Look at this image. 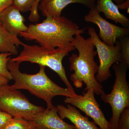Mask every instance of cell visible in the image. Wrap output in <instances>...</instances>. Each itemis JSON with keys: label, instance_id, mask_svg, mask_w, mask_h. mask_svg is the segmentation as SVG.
Wrapping results in <instances>:
<instances>
[{"label": "cell", "instance_id": "1", "mask_svg": "<svg viewBox=\"0 0 129 129\" xmlns=\"http://www.w3.org/2000/svg\"><path fill=\"white\" fill-rule=\"evenodd\" d=\"M86 28L80 29L77 23L64 16L46 17L41 23L28 26L19 36L27 41H35L40 45L50 49L74 46L75 36L84 33Z\"/></svg>", "mask_w": 129, "mask_h": 129}, {"label": "cell", "instance_id": "2", "mask_svg": "<svg viewBox=\"0 0 129 129\" xmlns=\"http://www.w3.org/2000/svg\"><path fill=\"white\" fill-rule=\"evenodd\" d=\"M72 44L78 51V55L73 54L69 58L70 70L74 72L70 75L74 85L80 88L85 84V91L91 89L95 94L101 95L104 91L96 78L99 66L95 61L97 52L92 40L78 34L75 36Z\"/></svg>", "mask_w": 129, "mask_h": 129}, {"label": "cell", "instance_id": "3", "mask_svg": "<svg viewBox=\"0 0 129 129\" xmlns=\"http://www.w3.org/2000/svg\"><path fill=\"white\" fill-rule=\"evenodd\" d=\"M21 64L11 61L7 63L8 69L11 74L14 84L10 85L13 89H24L44 100L47 108L51 109L53 106L52 100L57 96L74 97L78 94L73 93L67 88H63L53 82L45 72V67L40 66L39 72L34 74L22 73L19 70Z\"/></svg>", "mask_w": 129, "mask_h": 129}, {"label": "cell", "instance_id": "4", "mask_svg": "<svg viewBox=\"0 0 129 129\" xmlns=\"http://www.w3.org/2000/svg\"><path fill=\"white\" fill-rule=\"evenodd\" d=\"M22 46L23 50L18 56L11 58V61L20 63L23 62H29L37 63L39 66L48 67L57 74L67 88L76 93L68 79L62 63L63 58L75 49L74 47L50 49L40 45H30L24 43Z\"/></svg>", "mask_w": 129, "mask_h": 129}, {"label": "cell", "instance_id": "5", "mask_svg": "<svg viewBox=\"0 0 129 129\" xmlns=\"http://www.w3.org/2000/svg\"><path fill=\"white\" fill-rule=\"evenodd\" d=\"M115 74V80L110 94L103 92L101 98L105 103L110 104L112 115L109 122V129H117L118 120L125 109L129 107V86L127 79L129 66L122 62L112 66Z\"/></svg>", "mask_w": 129, "mask_h": 129}, {"label": "cell", "instance_id": "6", "mask_svg": "<svg viewBox=\"0 0 129 129\" xmlns=\"http://www.w3.org/2000/svg\"><path fill=\"white\" fill-rule=\"evenodd\" d=\"M45 108L30 102L22 93L11 89L8 84L0 86V111L11 115L30 121Z\"/></svg>", "mask_w": 129, "mask_h": 129}, {"label": "cell", "instance_id": "7", "mask_svg": "<svg viewBox=\"0 0 129 129\" xmlns=\"http://www.w3.org/2000/svg\"><path fill=\"white\" fill-rule=\"evenodd\" d=\"M88 32L96 48L97 54L99 57L100 64L96 78L97 81L101 83L107 80L111 77L110 69L113 64L122 61L120 41L118 39L115 45L111 46L100 39L94 28H89Z\"/></svg>", "mask_w": 129, "mask_h": 129}, {"label": "cell", "instance_id": "8", "mask_svg": "<svg viewBox=\"0 0 129 129\" xmlns=\"http://www.w3.org/2000/svg\"><path fill=\"white\" fill-rule=\"evenodd\" d=\"M93 90L89 89L83 95L70 97H65L64 102L70 104L82 111L94 120L101 129H109V122L97 102Z\"/></svg>", "mask_w": 129, "mask_h": 129}, {"label": "cell", "instance_id": "9", "mask_svg": "<svg viewBox=\"0 0 129 129\" xmlns=\"http://www.w3.org/2000/svg\"><path fill=\"white\" fill-rule=\"evenodd\" d=\"M84 20L97 25L100 30L98 36L102 41L111 46L115 45L118 39L129 34V28L119 27L107 21L102 17L95 7L90 9Z\"/></svg>", "mask_w": 129, "mask_h": 129}, {"label": "cell", "instance_id": "10", "mask_svg": "<svg viewBox=\"0 0 129 129\" xmlns=\"http://www.w3.org/2000/svg\"><path fill=\"white\" fill-rule=\"evenodd\" d=\"M30 121L39 129H75L74 125L62 120L54 106L51 109H46L37 114Z\"/></svg>", "mask_w": 129, "mask_h": 129}, {"label": "cell", "instance_id": "11", "mask_svg": "<svg viewBox=\"0 0 129 129\" xmlns=\"http://www.w3.org/2000/svg\"><path fill=\"white\" fill-rule=\"evenodd\" d=\"M24 17L13 5L8 7L0 13V22L11 34L18 36L21 32L28 29L24 22Z\"/></svg>", "mask_w": 129, "mask_h": 129}, {"label": "cell", "instance_id": "12", "mask_svg": "<svg viewBox=\"0 0 129 129\" xmlns=\"http://www.w3.org/2000/svg\"><path fill=\"white\" fill-rule=\"evenodd\" d=\"M97 0H41L38 9L45 17L61 16L63 9L72 3L82 4L90 9L95 7Z\"/></svg>", "mask_w": 129, "mask_h": 129}, {"label": "cell", "instance_id": "13", "mask_svg": "<svg viewBox=\"0 0 129 129\" xmlns=\"http://www.w3.org/2000/svg\"><path fill=\"white\" fill-rule=\"evenodd\" d=\"M57 112L62 119H69L74 124L75 129H99L94 122L84 116L76 107L70 104L66 106L58 105L56 107Z\"/></svg>", "mask_w": 129, "mask_h": 129}, {"label": "cell", "instance_id": "14", "mask_svg": "<svg viewBox=\"0 0 129 129\" xmlns=\"http://www.w3.org/2000/svg\"><path fill=\"white\" fill-rule=\"evenodd\" d=\"M95 8L99 12L104 13L106 18L120 24L123 27L129 28V19L120 13L118 6L112 0H97Z\"/></svg>", "mask_w": 129, "mask_h": 129}, {"label": "cell", "instance_id": "15", "mask_svg": "<svg viewBox=\"0 0 129 129\" xmlns=\"http://www.w3.org/2000/svg\"><path fill=\"white\" fill-rule=\"evenodd\" d=\"M23 43L18 36L11 34L0 22V53H9L12 55H18V47Z\"/></svg>", "mask_w": 129, "mask_h": 129}, {"label": "cell", "instance_id": "16", "mask_svg": "<svg viewBox=\"0 0 129 129\" xmlns=\"http://www.w3.org/2000/svg\"><path fill=\"white\" fill-rule=\"evenodd\" d=\"M31 121L19 117H12L2 129H30L34 126Z\"/></svg>", "mask_w": 129, "mask_h": 129}, {"label": "cell", "instance_id": "17", "mask_svg": "<svg viewBox=\"0 0 129 129\" xmlns=\"http://www.w3.org/2000/svg\"><path fill=\"white\" fill-rule=\"evenodd\" d=\"M12 55L9 53H0V75L4 76L9 81L12 80L11 74L8 69L7 63Z\"/></svg>", "mask_w": 129, "mask_h": 129}, {"label": "cell", "instance_id": "18", "mask_svg": "<svg viewBox=\"0 0 129 129\" xmlns=\"http://www.w3.org/2000/svg\"><path fill=\"white\" fill-rule=\"evenodd\" d=\"M120 42L122 61L129 67V37L128 36L119 39Z\"/></svg>", "mask_w": 129, "mask_h": 129}, {"label": "cell", "instance_id": "19", "mask_svg": "<svg viewBox=\"0 0 129 129\" xmlns=\"http://www.w3.org/2000/svg\"><path fill=\"white\" fill-rule=\"evenodd\" d=\"M35 0H13L12 5L16 7L21 12L30 11Z\"/></svg>", "mask_w": 129, "mask_h": 129}, {"label": "cell", "instance_id": "20", "mask_svg": "<svg viewBox=\"0 0 129 129\" xmlns=\"http://www.w3.org/2000/svg\"><path fill=\"white\" fill-rule=\"evenodd\" d=\"M117 129H129V107L125 109L120 114Z\"/></svg>", "mask_w": 129, "mask_h": 129}, {"label": "cell", "instance_id": "21", "mask_svg": "<svg viewBox=\"0 0 129 129\" xmlns=\"http://www.w3.org/2000/svg\"><path fill=\"white\" fill-rule=\"evenodd\" d=\"M41 0H35L33 7L30 10V14L29 16V21L33 22H36L39 20L40 16L38 12V7Z\"/></svg>", "mask_w": 129, "mask_h": 129}, {"label": "cell", "instance_id": "22", "mask_svg": "<svg viewBox=\"0 0 129 129\" xmlns=\"http://www.w3.org/2000/svg\"><path fill=\"white\" fill-rule=\"evenodd\" d=\"M12 117L10 114L0 111V129L3 128Z\"/></svg>", "mask_w": 129, "mask_h": 129}, {"label": "cell", "instance_id": "23", "mask_svg": "<svg viewBox=\"0 0 129 129\" xmlns=\"http://www.w3.org/2000/svg\"><path fill=\"white\" fill-rule=\"evenodd\" d=\"M13 0H0V13L12 5Z\"/></svg>", "mask_w": 129, "mask_h": 129}, {"label": "cell", "instance_id": "24", "mask_svg": "<svg viewBox=\"0 0 129 129\" xmlns=\"http://www.w3.org/2000/svg\"><path fill=\"white\" fill-rule=\"evenodd\" d=\"M9 81V80L4 76L0 75V86L8 84Z\"/></svg>", "mask_w": 129, "mask_h": 129}, {"label": "cell", "instance_id": "25", "mask_svg": "<svg viewBox=\"0 0 129 129\" xmlns=\"http://www.w3.org/2000/svg\"><path fill=\"white\" fill-rule=\"evenodd\" d=\"M118 4V6H119L124 3V0H113Z\"/></svg>", "mask_w": 129, "mask_h": 129}, {"label": "cell", "instance_id": "26", "mask_svg": "<svg viewBox=\"0 0 129 129\" xmlns=\"http://www.w3.org/2000/svg\"><path fill=\"white\" fill-rule=\"evenodd\" d=\"M30 129H39L38 128H37V127H35V126H34L32 127V128H30Z\"/></svg>", "mask_w": 129, "mask_h": 129}]
</instances>
